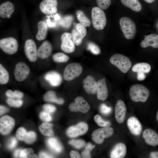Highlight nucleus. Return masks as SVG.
<instances>
[{"mask_svg":"<svg viewBox=\"0 0 158 158\" xmlns=\"http://www.w3.org/2000/svg\"><path fill=\"white\" fill-rule=\"evenodd\" d=\"M129 95L131 100L135 102H145L150 95L147 88L140 84H136L130 88Z\"/></svg>","mask_w":158,"mask_h":158,"instance_id":"f257e3e1","label":"nucleus"},{"mask_svg":"<svg viewBox=\"0 0 158 158\" xmlns=\"http://www.w3.org/2000/svg\"><path fill=\"white\" fill-rule=\"evenodd\" d=\"M120 26L124 36L128 39L133 38L136 32V25L134 21L126 17H121L119 20Z\"/></svg>","mask_w":158,"mask_h":158,"instance_id":"f03ea898","label":"nucleus"},{"mask_svg":"<svg viewBox=\"0 0 158 158\" xmlns=\"http://www.w3.org/2000/svg\"><path fill=\"white\" fill-rule=\"evenodd\" d=\"M92 23L94 27L98 30H103L107 23V19L104 12L97 7L93 8L91 11Z\"/></svg>","mask_w":158,"mask_h":158,"instance_id":"7ed1b4c3","label":"nucleus"},{"mask_svg":"<svg viewBox=\"0 0 158 158\" xmlns=\"http://www.w3.org/2000/svg\"><path fill=\"white\" fill-rule=\"evenodd\" d=\"M111 63L118 68L122 72L126 73L131 66L129 58L122 54H116L110 59Z\"/></svg>","mask_w":158,"mask_h":158,"instance_id":"20e7f679","label":"nucleus"},{"mask_svg":"<svg viewBox=\"0 0 158 158\" xmlns=\"http://www.w3.org/2000/svg\"><path fill=\"white\" fill-rule=\"evenodd\" d=\"M83 68L80 63H70L65 67L63 77L66 81H71L78 77L82 73Z\"/></svg>","mask_w":158,"mask_h":158,"instance_id":"39448f33","label":"nucleus"},{"mask_svg":"<svg viewBox=\"0 0 158 158\" xmlns=\"http://www.w3.org/2000/svg\"><path fill=\"white\" fill-rule=\"evenodd\" d=\"M0 49L5 53L12 55L17 51L18 44L17 40L12 37L2 38L0 40Z\"/></svg>","mask_w":158,"mask_h":158,"instance_id":"423d86ee","label":"nucleus"},{"mask_svg":"<svg viewBox=\"0 0 158 158\" xmlns=\"http://www.w3.org/2000/svg\"><path fill=\"white\" fill-rule=\"evenodd\" d=\"M114 133L113 129L110 127H105L97 129L92 135L93 140L97 144L103 142L104 139L111 136Z\"/></svg>","mask_w":158,"mask_h":158,"instance_id":"0eeeda50","label":"nucleus"},{"mask_svg":"<svg viewBox=\"0 0 158 158\" xmlns=\"http://www.w3.org/2000/svg\"><path fill=\"white\" fill-rule=\"evenodd\" d=\"M25 55L28 59L31 62L37 60V50L36 44L32 39H28L25 41L24 46Z\"/></svg>","mask_w":158,"mask_h":158,"instance_id":"6e6552de","label":"nucleus"},{"mask_svg":"<svg viewBox=\"0 0 158 158\" xmlns=\"http://www.w3.org/2000/svg\"><path fill=\"white\" fill-rule=\"evenodd\" d=\"M90 107L84 98L81 96H78L74 100V102L71 103L69 109L71 111H80L86 113L89 110Z\"/></svg>","mask_w":158,"mask_h":158,"instance_id":"1a4fd4ad","label":"nucleus"},{"mask_svg":"<svg viewBox=\"0 0 158 158\" xmlns=\"http://www.w3.org/2000/svg\"><path fill=\"white\" fill-rule=\"evenodd\" d=\"M29 66L25 63L20 62L16 65L14 71L15 80L18 82L23 81L28 77L30 73Z\"/></svg>","mask_w":158,"mask_h":158,"instance_id":"9d476101","label":"nucleus"},{"mask_svg":"<svg viewBox=\"0 0 158 158\" xmlns=\"http://www.w3.org/2000/svg\"><path fill=\"white\" fill-rule=\"evenodd\" d=\"M88 130L87 124L85 122H80L69 127L67 130L66 133L69 137L75 138L84 135Z\"/></svg>","mask_w":158,"mask_h":158,"instance_id":"9b49d317","label":"nucleus"},{"mask_svg":"<svg viewBox=\"0 0 158 158\" xmlns=\"http://www.w3.org/2000/svg\"><path fill=\"white\" fill-rule=\"evenodd\" d=\"M72 39V35L69 32H64L61 35V50L64 52L71 53L74 51L75 46Z\"/></svg>","mask_w":158,"mask_h":158,"instance_id":"f8f14e48","label":"nucleus"},{"mask_svg":"<svg viewBox=\"0 0 158 158\" xmlns=\"http://www.w3.org/2000/svg\"><path fill=\"white\" fill-rule=\"evenodd\" d=\"M57 0H43L40 4L39 8L44 14H52L57 12Z\"/></svg>","mask_w":158,"mask_h":158,"instance_id":"ddd939ff","label":"nucleus"},{"mask_svg":"<svg viewBox=\"0 0 158 158\" xmlns=\"http://www.w3.org/2000/svg\"><path fill=\"white\" fill-rule=\"evenodd\" d=\"M15 124L13 118L8 115H4L0 119V132L3 135L8 134L11 131Z\"/></svg>","mask_w":158,"mask_h":158,"instance_id":"4468645a","label":"nucleus"},{"mask_svg":"<svg viewBox=\"0 0 158 158\" xmlns=\"http://www.w3.org/2000/svg\"><path fill=\"white\" fill-rule=\"evenodd\" d=\"M126 108L124 102L121 100H118L115 105V118L119 123H122L126 117Z\"/></svg>","mask_w":158,"mask_h":158,"instance_id":"2eb2a0df","label":"nucleus"},{"mask_svg":"<svg viewBox=\"0 0 158 158\" xmlns=\"http://www.w3.org/2000/svg\"><path fill=\"white\" fill-rule=\"evenodd\" d=\"M142 137L147 144L153 147L158 145V134L154 130L145 129L143 132Z\"/></svg>","mask_w":158,"mask_h":158,"instance_id":"dca6fc26","label":"nucleus"},{"mask_svg":"<svg viewBox=\"0 0 158 158\" xmlns=\"http://www.w3.org/2000/svg\"><path fill=\"white\" fill-rule=\"evenodd\" d=\"M127 125L130 132L133 135L138 136L141 133L142 127L138 120L134 116H132L128 119Z\"/></svg>","mask_w":158,"mask_h":158,"instance_id":"f3484780","label":"nucleus"},{"mask_svg":"<svg viewBox=\"0 0 158 158\" xmlns=\"http://www.w3.org/2000/svg\"><path fill=\"white\" fill-rule=\"evenodd\" d=\"M52 48L50 42L48 40L44 41L37 49V56L43 59L48 58L51 55Z\"/></svg>","mask_w":158,"mask_h":158,"instance_id":"a211bd4d","label":"nucleus"},{"mask_svg":"<svg viewBox=\"0 0 158 158\" xmlns=\"http://www.w3.org/2000/svg\"><path fill=\"white\" fill-rule=\"evenodd\" d=\"M83 87L85 91L90 94H95L97 93V84L94 78L88 75L83 81Z\"/></svg>","mask_w":158,"mask_h":158,"instance_id":"6ab92c4d","label":"nucleus"},{"mask_svg":"<svg viewBox=\"0 0 158 158\" xmlns=\"http://www.w3.org/2000/svg\"><path fill=\"white\" fill-rule=\"evenodd\" d=\"M97 97L98 99L104 101L108 97V92L105 78L97 82Z\"/></svg>","mask_w":158,"mask_h":158,"instance_id":"aec40b11","label":"nucleus"},{"mask_svg":"<svg viewBox=\"0 0 158 158\" xmlns=\"http://www.w3.org/2000/svg\"><path fill=\"white\" fill-rule=\"evenodd\" d=\"M15 9L13 4L9 1H6L0 6V16L2 18H10Z\"/></svg>","mask_w":158,"mask_h":158,"instance_id":"412c9836","label":"nucleus"},{"mask_svg":"<svg viewBox=\"0 0 158 158\" xmlns=\"http://www.w3.org/2000/svg\"><path fill=\"white\" fill-rule=\"evenodd\" d=\"M126 153V147L123 143L117 144L114 147L110 153V157L111 158H123Z\"/></svg>","mask_w":158,"mask_h":158,"instance_id":"4be33fe9","label":"nucleus"},{"mask_svg":"<svg viewBox=\"0 0 158 158\" xmlns=\"http://www.w3.org/2000/svg\"><path fill=\"white\" fill-rule=\"evenodd\" d=\"M141 47L145 48L151 46L154 48H158V35L152 34L145 36V38L140 43Z\"/></svg>","mask_w":158,"mask_h":158,"instance_id":"5701e85b","label":"nucleus"},{"mask_svg":"<svg viewBox=\"0 0 158 158\" xmlns=\"http://www.w3.org/2000/svg\"><path fill=\"white\" fill-rule=\"evenodd\" d=\"M44 78L51 85L53 86L59 85L62 82L61 76L58 72L54 71L47 73L44 76Z\"/></svg>","mask_w":158,"mask_h":158,"instance_id":"b1692460","label":"nucleus"},{"mask_svg":"<svg viewBox=\"0 0 158 158\" xmlns=\"http://www.w3.org/2000/svg\"><path fill=\"white\" fill-rule=\"evenodd\" d=\"M38 31L36 35V39L39 41L44 40L46 37L48 31V27L46 23L39 21L37 24Z\"/></svg>","mask_w":158,"mask_h":158,"instance_id":"393cba45","label":"nucleus"},{"mask_svg":"<svg viewBox=\"0 0 158 158\" xmlns=\"http://www.w3.org/2000/svg\"><path fill=\"white\" fill-rule=\"evenodd\" d=\"M121 1L123 5L135 12H138L141 10V5L138 0H121Z\"/></svg>","mask_w":158,"mask_h":158,"instance_id":"a878e982","label":"nucleus"},{"mask_svg":"<svg viewBox=\"0 0 158 158\" xmlns=\"http://www.w3.org/2000/svg\"><path fill=\"white\" fill-rule=\"evenodd\" d=\"M47 144L49 147L56 153H59L62 149V147L58 140L51 137L47 139Z\"/></svg>","mask_w":158,"mask_h":158,"instance_id":"bb28decb","label":"nucleus"},{"mask_svg":"<svg viewBox=\"0 0 158 158\" xmlns=\"http://www.w3.org/2000/svg\"><path fill=\"white\" fill-rule=\"evenodd\" d=\"M43 99L45 101L54 102L59 104H61L64 103L63 99L61 98H57L55 93L52 91L47 92L44 95Z\"/></svg>","mask_w":158,"mask_h":158,"instance_id":"cd10ccee","label":"nucleus"},{"mask_svg":"<svg viewBox=\"0 0 158 158\" xmlns=\"http://www.w3.org/2000/svg\"><path fill=\"white\" fill-rule=\"evenodd\" d=\"M151 67L150 65L146 63H140L134 65L132 68L133 71L136 73H147L150 72Z\"/></svg>","mask_w":158,"mask_h":158,"instance_id":"c85d7f7f","label":"nucleus"},{"mask_svg":"<svg viewBox=\"0 0 158 158\" xmlns=\"http://www.w3.org/2000/svg\"><path fill=\"white\" fill-rule=\"evenodd\" d=\"M53 124L48 123H44L40 125L39 129L43 135L51 136L54 135V133L52 130Z\"/></svg>","mask_w":158,"mask_h":158,"instance_id":"c756f323","label":"nucleus"},{"mask_svg":"<svg viewBox=\"0 0 158 158\" xmlns=\"http://www.w3.org/2000/svg\"><path fill=\"white\" fill-rule=\"evenodd\" d=\"M76 14L78 20L84 26L86 27L90 26L91 23L90 20L82 11H77Z\"/></svg>","mask_w":158,"mask_h":158,"instance_id":"7c9ffc66","label":"nucleus"},{"mask_svg":"<svg viewBox=\"0 0 158 158\" xmlns=\"http://www.w3.org/2000/svg\"><path fill=\"white\" fill-rule=\"evenodd\" d=\"M8 72L1 63L0 64V84L4 85L7 83L9 80Z\"/></svg>","mask_w":158,"mask_h":158,"instance_id":"2f4dec72","label":"nucleus"},{"mask_svg":"<svg viewBox=\"0 0 158 158\" xmlns=\"http://www.w3.org/2000/svg\"><path fill=\"white\" fill-rule=\"evenodd\" d=\"M73 20L71 15H66L61 18L59 21V24L63 28H68L71 26Z\"/></svg>","mask_w":158,"mask_h":158,"instance_id":"473e14b6","label":"nucleus"},{"mask_svg":"<svg viewBox=\"0 0 158 158\" xmlns=\"http://www.w3.org/2000/svg\"><path fill=\"white\" fill-rule=\"evenodd\" d=\"M71 35L72 40L74 44L77 46L80 45L83 38L80 33L75 28L72 30Z\"/></svg>","mask_w":158,"mask_h":158,"instance_id":"72a5a7b5","label":"nucleus"},{"mask_svg":"<svg viewBox=\"0 0 158 158\" xmlns=\"http://www.w3.org/2000/svg\"><path fill=\"white\" fill-rule=\"evenodd\" d=\"M54 61L58 63H64L67 62L69 59V56L62 52H58L54 54L52 56Z\"/></svg>","mask_w":158,"mask_h":158,"instance_id":"f704fd0d","label":"nucleus"},{"mask_svg":"<svg viewBox=\"0 0 158 158\" xmlns=\"http://www.w3.org/2000/svg\"><path fill=\"white\" fill-rule=\"evenodd\" d=\"M21 158H37L33 153V149L30 148H25L22 150L20 155Z\"/></svg>","mask_w":158,"mask_h":158,"instance_id":"c9c22d12","label":"nucleus"},{"mask_svg":"<svg viewBox=\"0 0 158 158\" xmlns=\"http://www.w3.org/2000/svg\"><path fill=\"white\" fill-rule=\"evenodd\" d=\"M94 120L97 125L100 127H109L111 125L110 121L104 120L99 115H96L95 116Z\"/></svg>","mask_w":158,"mask_h":158,"instance_id":"e433bc0d","label":"nucleus"},{"mask_svg":"<svg viewBox=\"0 0 158 158\" xmlns=\"http://www.w3.org/2000/svg\"><path fill=\"white\" fill-rule=\"evenodd\" d=\"M95 145H92L91 143H88L85 150L82 153L81 156L82 158H90V151L95 148Z\"/></svg>","mask_w":158,"mask_h":158,"instance_id":"4c0bfd02","label":"nucleus"},{"mask_svg":"<svg viewBox=\"0 0 158 158\" xmlns=\"http://www.w3.org/2000/svg\"><path fill=\"white\" fill-rule=\"evenodd\" d=\"M87 49L95 55H98L100 53V50L99 46L93 42L88 43L87 46Z\"/></svg>","mask_w":158,"mask_h":158,"instance_id":"58836bf2","label":"nucleus"},{"mask_svg":"<svg viewBox=\"0 0 158 158\" xmlns=\"http://www.w3.org/2000/svg\"><path fill=\"white\" fill-rule=\"evenodd\" d=\"M36 137V135L35 132L33 131L27 132L23 141L27 144H31L35 140Z\"/></svg>","mask_w":158,"mask_h":158,"instance_id":"ea45409f","label":"nucleus"},{"mask_svg":"<svg viewBox=\"0 0 158 158\" xmlns=\"http://www.w3.org/2000/svg\"><path fill=\"white\" fill-rule=\"evenodd\" d=\"M6 94L7 96L10 97H17L21 98L23 96V93L18 90H15L14 92L11 90L6 91Z\"/></svg>","mask_w":158,"mask_h":158,"instance_id":"a19ab883","label":"nucleus"},{"mask_svg":"<svg viewBox=\"0 0 158 158\" xmlns=\"http://www.w3.org/2000/svg\"><path fill=\"white\" fill-rule=\"evenodd\" d=\"M68 143L77 149H80L85 145V141L82 140H72L68 142Z\"/></svg>","mask_w":158,"mask_h":158,"instance_id":"79ce46f5","label":"nucleus"},{"mask_svg":"<svg viewBox=\"0 0 158 158\" xmlns=\"http://www.w3.org/2000/svg\"><path fill=\"white\" fill-rule=\"evenodd\" d=\"M96 1L99 7L103 10L108 8L111 3V0H96Z\"/></svg>","mask_w":158,"mask_h":158,"instance_id":"37998d69","label":"nucleus"},{"mask_svg":"<svg viewBox=\"0 0 158 158\" xmlns=\"http://www.w3.org/2000/svg\"><path fill=\"white\" fill-rule=\"evenodd\" d=\"M27 133L25 129L22 127L18 128L16 132L17 138L19 140L23 141L24 137Z\"/></svg>","mask_w":158,"mask_h":158,"instance_id":"c03bdc74","label":"nucleus"},{"mask_svg":"<svg viewBox=\"0 0 158 158\" xmlns=\"http://www.w3.org/2000/svg\"><path fill=\"white\" fill-rule=\"evenodd\" d=\"M99 111L102 114L107 116L111 113L112 108L108 107L104 104H102L99 107Z\"/></svg>","mask_w":158,"mask_h":158,"instance_id":"a18cd8bd","label":"nucleus"},{"mask_svg":"<svg viewBox=\"0 0 158 158\" xmlns=\"http://www.w3.org/2000/svg\"><path fill=\"white\" fill-rule=\"evenodd\" d=\"M6 102L10 106L16 107H20L22 104V102L20 100H14L8 99L6 100Z\"/></svg>","mask_w":158,"mask_h":158,"instance_id":"49530a36","label":"nucleus"},{"mask_svg":"<svg viewBox=\"0 0 158 158\" xmlns=\"http://www.w3.org/2000/svg\"><path fill=\"white\" fill-rule=\"evenodd\" d=\"M75 28L80 33L84 38L87 33L85 27L80 23H79L76 24Z\"/></svg>","mask_w":158,"mask_h":158,"instance_id":"de8ad7c7","label":"nucleus"},{"mask_svg":"<svg viewBox=\"0 0 158 158\" xmlns=\"http://www.w3.org/2000/svg\"><path fill=\"white\" fill-rule=\"evenodd\" d=\"M40 118L43 121L49 122L52 120V118L49 113L46 111L41 112L40 114Z\"/></svg>","mask_w":158,"mask_h":158,"instance_id":"09e8293b","label":"nucleus"},{"mask_svg":"<svg viewBox=\"0 0 158 158\" xmlns=\"http://www.w3.org/2000/svg\"><path fill=\"white\" fill-rule=\"evenodd\" d=\"M43 109L45 111L49 113H53L56 110L55 107L49 104H46L44 105L43 106Z\"/></svg>","mask_w":158,"mask_h":158,"instance_id":"8fccbe9b","label":"nucleus"},{"mask_svg":"<svg viewBox=\"0 0 158 158\" xmlns=\"http://www.w3.org/2000/svg\"><path fill=\"white\" fill-rule=\"evenodd\" d=\"M17 143V141L16 139L14 137H12L7 145L9 149H12L15 147Z\"/></svg>","mask_w":158,"mask_h":158,"instance_id":"3c124183","label":"nucleus"},{"mask_svg":"<svg viewBox=\"0 0 158 158\" xmlns=\"http://www.w3.org/2000/svg\"><path fill=\"white\" fill-rule=\"evenodd\" d=\"M70 155L71 158H81L80 154L78 151L72 150L70 152Z\"/></svg>","mask_w":158,"mask_h":158,"instance_id":"603ef678","label":"nucleus"},{"mask_svg":"<svg viewBox=\"0 0 158 158\" xmlns=\"http://www.w3.org/2000/svg\"><path fill=\"white\" fill-rule=\"evenodd\" d=\"M40 158H52L53 156L50 154L45 152H41L39 154Z\"/></svg>","mask_w":158,"mask_h":158,"instance_id":"864d4df0","label":"nucleus"},{"mask_svg":"<svg viewBox=\"0 0 158 158\" xmlns=\"http://www.w3.org/2000/svg\"><path fill=\"white\" fill-rule=\"evenodd\" d=\"M137 73V78L139 80H142L145 78L146 76L145 73L141 72Z\"/></svg>","mask_w":158,"mask_h":158,"instance_id":"5fc2aeb1","label":"nucleus"},{"mask_svg":"<svg viewBox=\"0 0 158 158\" xmlns=\"http://www.w3.org/2000/svg\"><path fill=\"white\" fill-rule=\"evenodd\" d=\"M8 109L7 107L1 105L0 106V115L1 116L3 114L8 111Z\"/></svg>","mask_w":158,"mask_h":158,"instance_id":"6e6d98bb","label":"nucleus"},{"mask_svg":"<svg viewBox=\"0 0 158 158\" xmlns=\"http://www.w3.org/2000/svg\"><path fill=\"white\" fill-rule=\"evenodd\" d=\"M149 157L151 158H158V152L153 151L150 153Z\"/></svg>","mask_w":158,"mask_h":158,"instance_id":"4d7b16f0","label":"nucleus"},{"mask_svg":"<svg viewBox=\"0 0 158 158\" xmlns=\"http://www.w3.org/2000/svg\"><path fill=\"white\" fill-rule=\"evenodd\" d=\"M22 150L18 149L15 150L14 152V156L16 158L20 157V155Z\"/></svg>","mask_w":158,"mask_h":158,"instance_id":"13d9d810","label":"nucleus"},{"mask_svg":"<svg viewBox=\"0 0 158 158\" xmlns=\"http://www.w3.org/2000/svg\"><path fill=\"white\" fill-rule=\"evenodd\" d=\"M145 2L148 3H151L154 2L155 0H144Z\"/></svg>","mask_w":158,"mask_h":158,"instance_id":"bf43d9fd","label":"nucleus"},{"mask_svg":"<svg viewBox=\"0 0 158 158\" xmlns=\"http://www.w3.org/2000/svg\"><path fill=\"white\" fill-rule=\"evenodd\" d=\"M156 118L157 120V122H158V109L156 113Z\"/></svg>","mask_w":158,"mask_h":158,"instance_id":"052dcab7","label":"nucleus"},{"mask_svg":"<svg viewBox=\"0 0 158 158\" xmlns=\"http://www.w3.org/2000/svg\"><path fill=\"white\" fill-rule=\"evenodd\" d=\"M59 16H58V15H57L56 16V17L55 19H58L59 18Z\"/></svg>","mask_w":158,"mask_h":158,"instance_id":"680f3d73","label":"nucleus"},{"mask_svg":"<svg viewBox=\"0 0 158 158\" xmlns=\"http://www.w3.org/2000/svg\"><path fill=\"white\" fill-rule=\"evenodd\" d=\"M157 28H158V25H157Z\"/></svg>","mask_w":158,"mask_h":158,"instance_id":"e2e57ef3","label":"nucleus"}]
</instances>
